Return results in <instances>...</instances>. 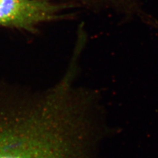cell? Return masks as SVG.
I'll return each instance as SVG.
<instances>
[{"label":"cell","mask_w":158,"mask_h":158,"mask_svg":"<svg viewBox=\"0 0 158 158\" xmlns=\"http://www.w3.org/2000/svg\"><path fill=\"white\" fill-rule=\"evenodd\" d=\"M64 6L52 0H0V27L32 32L42 23L64 19Z\"/></svg>","instance_id":"cell-2"},{"label":"cell","mask_w":158,"mask_h":158,"mask_svg":"<svg viewBox=\"0 0 158 158\" xmlns=\"http://www.w3.org/2000/svg\"><path fill=\"white\" fill-rule=\"evenodd\" d=\"M84 48L76 42L65 75L46 90L0 91V158H97L106 132L100 102L76 85Z\"/></svg>","instance_id":"cell-1"},{"label":"cell","mask_w":158,"mask_h":158,"mask_svg":"<svg viewBox=\"0 0 158 158\" xmlns=\"http://www.w3.org/2000/svg\"><path fill=\"white\" fill-rule=\"evenodd\" d=\"M66 6H77L94 11L111 10L131 16L141 10L138 0H61Z\"/></svg>","instance_id":"cell-3"}]
</instances>
